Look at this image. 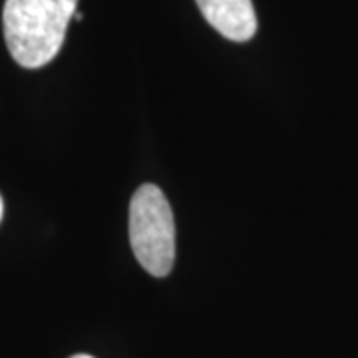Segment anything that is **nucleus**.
Wrapping results in <instances>:
<instances>
[{
	"mask_svg": "<svg viewBox=\"0 0 358 358\" xmlns=\"http://www.w3.org/2000/svg\"><path fill=\"white\" fill-rule=\"evenodd\" d=\"M70 358H94V357H90V355H74V357H70Z\"/></svg>",
	"mask_w": 358,
	"mask_h": 358,
	"instance_id": "obj_5",
	"label": "nucleus"
},
{
	"mask_svg": "<svg viewBox=\"0 0 358 358\" xmlns=\"http://www.w3.org/2000/svg\"><path fill=\"white\" fill-rule=\"evenodd\" d=\"M203 18L221 36L247 42L255 36L257 14L251 0H195Z\"/></svg>",
	"mask_w": 358,
	"mask_h": 358,
	"instance_id": "obj_3",
	"label": "nucleus"
},
{
	"mask_svg": "<svg viewBox=\"0 0 358 358\" xmlns=\"http://www.w3.org/2000/svg\"><path fill=\"white\" fill-rule=\"evenodd\" d=\"M129 243L150 275H169L176 261V221L166 193L154 183L138 187L131 197Z\"/></svg>",
	"mask_w": 358,
	"mask_h": 358,
	"instance_id": "obj_2",
	"label": "nucleus"
},
{
	"mask_svg": "<svg viewBox=\"0 0 358 358\" xmlns=\"http://www.w3.org/2000/svg\"><path fill=\"white\" fill-rule=\"evenodd\" d=\"M78 0H6L4 40L16 64L42 68L60 52Z\"/></svg>",
	"mask_w": 358,
	"mask_h": 358,
	"instance_id": "obj_1",
	"label": "nucleus"
},
{
	"mask_svg": "<svg viewBox=\"0 0 358 358\" xmlns=\"http://www.w3.org/2000/svg\"><path fill=\"white\" fill-rule=\"evenodd\" d=\"M2 215H4V201H2V197H0V221H2Z\"/></svg>",
	"mask_w": 358,
	"mask_h": 358,
	"instance_id": "obj_4",
	"label": "nucleus"
}]
</instances>
